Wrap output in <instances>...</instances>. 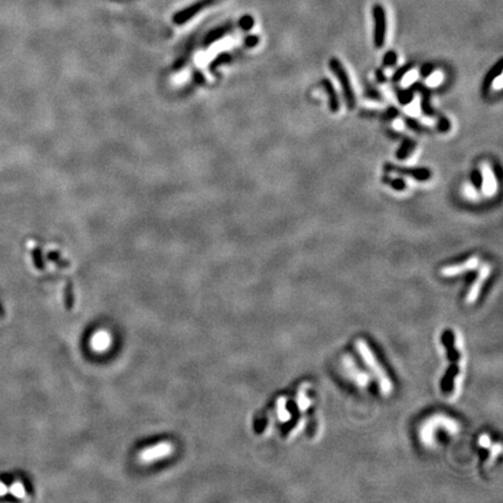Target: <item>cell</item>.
<instances>
[{
  "label": "cell",
  "instance_id": "6da1fadb",
  "mask_svg": "<svg viewBox=\"0 0 503 503\" xmlns=\"http://www.w3.org/2000/svg\"><path fill=\"white\" fill-rule=\"evenodd\" d=\"M355 346H357V350L360 354V357L362 358L363 361L366 362V365L370 367V370L373 372V374L375 375V377L379 381V385L381 389V393L383 395H388L390 392L393 390V383L392 381L387 375V373L383 370V367H381L380 362L377 361L376 357L374 353L372 352V350L370 349L367 342L363 339H358L355 342Z\"/></svg>",
  "mask_w": 503,
  "mask_h": 503
},
{
  "label": "cell",
  "instance_id": "7a4b0ae2",
  "mask_svg": "<svg viewBox=\"0 0 503 503\" xmlns=\"http://www.w3.org/2000/svg\"><path fill=\"white\" fill-rule=\"evenodd\" d=\"M330 67H331V70L333 71V73H335L337 80L339 81L346 105L349 106V108H354L355 96H354L352 85H351V81L349 78L347 72H346L344 67H342V64L340 63V61L338 59H332L331 62H330Z\"/></svg>",
  "mask_w": 503,
  "mask_h": 503
},
{
  "label": "cell",
  "instance_id": "3957f363",
  "mask_svg": "<svg viewBox=\"0 0 503 503\" xmlns=\"http://www.w3.org/2000/svg\"><path fill=\"white\" fill-rule=\"evenodd\" d=\"M489 274H491V268H489V266L486 264V266L481 268V270L479 272V274H478V277H476V280L474 281V283L472 284L470 292H468V294H467L466 303H468V304H472V303H474L476 300H478L480 292H481V288H482L485 281L488 279Z\"/></svg>",
  "mask_w": 503,
  "mask_h": 503
},
{
  "label": "cell",
  "instance_id": "277c9868",
  "mask_svg": "<svg viewBox=\"0 0 503 503\" xmlns=\"http://www.w3.org/2000/svg\"><path fill=\"white\" fill-rule=\"evenodd\" d=\"M478 264H479L478 258L473 257V258L466 260V261L463 263L452 264V266H448V267L443 268V269H441V272H440V274L445 277L457 276V275L462 274V273H465V272L474 269V268L478 266Z\"/></svg>",
  "mask_w": 503,
  "mask_h": 503
},
{
  "label": "cell",
  "instance_id": "5b68a950",
  "mask_svg": "<svg viewBox=\"0 0 503 503\" xmlns=\"http://www.w3.org/2000/svg\"><path fill=\"white\" fill-rule=\"evenodd\" d=\"M385 169H387V170L390 172H396V174H401V175L413 176L414 179L418 180V181H427V180L430 179V176H431L430 170H428V169H425V168L407 169V168H403V167L400 168V167L390 166V164H388Z\"/></svg>",
  "mask_w": 503,
  "mask_h": 503
},
{
  "label": "cell",
  "instance_id": "8992f818",
  "mask_svg": "<svg viewBox=\"0 0 503 503\" xmlns=\"http://www.w3.org/2000/svg\"><path fill=\"white\" fill-rule=\"evenodd\" d=\"M170 450L171 449H170V446H169V444L161 443V444L151 446V448H149V449L144 450V452H142L141 457L146 461L160 460V459L164 458L166 455L170 453Z\"/></svg>",
  "mask_w": 503,
  "mask_h": 503
},
{
  "label": "cell",
  "instance_id": "52a82bcc",
  "mask_svg": "<svg viewBox=\"0 0 503 503\" xmlns=\"http://www.w3.org/2000/svg\"><path fill=\"white\" fill-rule=\"evenodd\" d=\"M375 18H376V29H375V45L376 47H382L384 43L385 36V20L384 13L381 8L375 10Z\"/></svg>",
  "mask_w": 503,
  "mask_h": 503
},
{
  "label": "cell",
  "instance_id": "ba28073f",
  "mask_svg": "<svg viewBox=\"0 0 503 503\" xmlns=\"http://www.w3.org/2000/svg\"><path fill=\"white\" fill-rule=\"evenodd\" d=\"M110 342H111L110 335L106 333L105 331H101L93 336L91 345H92V347L94 350L102 352V351H105L108 346H110Z\"/></svg>",
  "mask_w": 503,
  "mask_h": 503
},
{
  "label": "cell",
  "instance_id": "9c48e42d",
  "mask_svg": "<svg viewBox=\"0 0 503 503\" xmlns=\"http://www.w3.org/2000/svg\"><path fill=\"white\" fill-rule=\"evenodd\" d=\"M323 86H324V89H325V91H326V93L328 96L330 107H331V110L333 112H338V110H339V101H338L335 86L332 85V83L328 80L323 81Z\"/></svg>",
  "mask_w": 503,
  "mask_h": 503
},
{
  "label": "cell",
  "instance_id": "30bf717a",
  "mask_svg": "<svg viewBox=\"0 0 503 503\" xmlns=\"http://www.w3.org/2000/svg\"><path fill=\"white\" fill-rule=\"evenodd\" d=\"M501 71H502V66H501V62H498L497 66L494 67L483 80V84H482V93L483 94H487V92L489 91V88H491V86L493 85V82L495 81V78L498 75H501Z\"/></svg>",
  "mask_w": 503,
  "mask_h": 503
},
{
  "label": "cell",
  "instance_id": "8fae6325",
  "mask_svg": "<svg viewBox=\"0 0 503 503\" xmlns=\"http://www.w3.org/2000/svg\"><path fill=\"white\" fill-rule=\"evenodd\" d=\"M482 185H483V190L488 195L492 194L494 190H495V181H494V177L492 175V172L489 171L488 168L485 169V175L482 177Z\"/></svg>",
  "mask_w": 503,
  "mask_h": 503
},
{
  "label": "cell",
  "instance_id": "7c38bea8",
  "mask_svg": "<svg viewBox=\"0 0 503 503\" xmlns=\"http://www.w3.org/2000/svg\"><path fill=\"white\" fill-rule=\"evenodd\" d=\"M284 404H285V402H284L283 398L279 400V417L282 422H287V420L290 418V414H288L287 411H284L285 410Z\"/></svg>",
  "mask_w": 503,
  "mask_h": 503
},
{
  "label": "cell",
  "instance_id": "4fadbf2b",
  "mask_svg": "<svg viewBox=\"0 0 503 503\" xmlns=\"http://www.w3.org/2000/svg\"><path fill=\"white\" fill-rule=\"evenodd\" d=\"M411 148H413V145H411V142H405V144L401 147L400 150H398V153H397V158H400V159H404L405 156L410 153Z\"/></svg>",
  "mask_w": 503,
  "mask_h": 503
},
{
  "label": "cell",
  "instance_id": "5bb4252c",
  "mask_svg": "<svg viewBox=\"0 0 503 503\" xmlns=\"http://www.w3.org/2000/svg\"><path fill=\"white\" fill-rule=\"evenodd\" d=\"M441 78H443V77H441V73L440 72L432 73V75L428 78V83L430 84V85H437V84L440 83Z\"/></svg>",
  "mask_w": 503,
  "mask_h": 503
},
{
  "label": "cell",
  "instance_id": "9a60e30c",
  "mask_svg": "<svg viewBox=\"0 0 503 503\" xmlns=\"http://www.w3.org/2000/svg\"><path fill=\"white\" fill-rule=\"evenodd\" d=\"M416 78H417V73H416L415 71L407 73V75L404 76V78H403V84H404V85H409V84L413 83V82L416 81Z\"/></svg>",
  "mask_w": 503,
  "mask_h": 503
},
{
  "label": "cell",
  "instance_id": "2e32d148",
  "mask_svg": "<svg viewBox=\"0 0 503 503\" xmlns=\"http://www.w3.org/2000/svg\"><path fill=\"white\" fill-rule=\"evenodd\" d=\"M396 63V54L395 53H388L384 57V64L385 66H394Z\"/></svg>",
  "mask_w": 503,
  "mask_h": 503
},
{
  "label": "cell",
  "instance_id": "e0dca14e",
  "mask_svg": "<svg viewBox=\"0 0 503 503\" xmlns=\"http://www.w3.org/2000/svg\"><path fill=\"white\" fill-rule=\"evenodd\" d=\"M390 184H392L393 188L396 190H403L405 188V183L402 180H394L390 182Z\"/></svg>",
  "mask_w": 503,
  "mask_h": 503
},
{
  "label": "cell",
  "instance_id": "ac0fdd59",
  "mask_svg": "<svg viewBox=\"0 0 503 503\" xmlns=\"http://www.w3.org/2000/svg\"><path fill=\"white\" fill-rule=\"evenodd\" d=\"M472 180H473V183L475 184V186H481V184H482V175H481L479 171L473 172V177H472Z\"/></svg>",
  "mask_w": 503,
  "mask_h": 503
},
{
  "label": "cell",
  "instance_id": "d6986e66",
  "mask_svg": "<svg viewBox=\"0 0 503 503\" xmlns=\"http://www.w3.org/2000/svg\"><path fill=\"white\" fill-rule=\"evenodd\" d=\"M479 443H480V445L485 446V448H488V446L491 445V439H489L488 436H481Z\"/></svg>",
  "mask_w": 503,
  "mask_h": 503
},
{
  "label": "cell",
  "instance_id": "ffe728a7",
  "mask_svg": "<svg viewBox=\"0 0 503 503\" xmlns=\"http://www.w3.org/2000/svg\"><path fill=\"white\" fill-rule=\"evenodd\" d=\"M409 111L411 112V113H417V112L419 111L418 103L417 102H414L413 104H411V106H409Z\"/></svg>",
  "mask_w": 503,
  "mask_h": 503
},
{
  "label": "cell",
  "instance_id": "44dd1931",
  "mask_svg": "<svg viewBox=\"0 0 503 503\" xmlns=\"http://www.w3.org/2000/svg\"><path fill=\"white\" fill-rule=\"evenodd\" d=\"M430 71H431V67L427 66V67H424V68H423V75H424V76H428V72L430 73Z\"/></svg>",
  "mask_w": 503,
  "mask_h": 503
}]
</instances>
